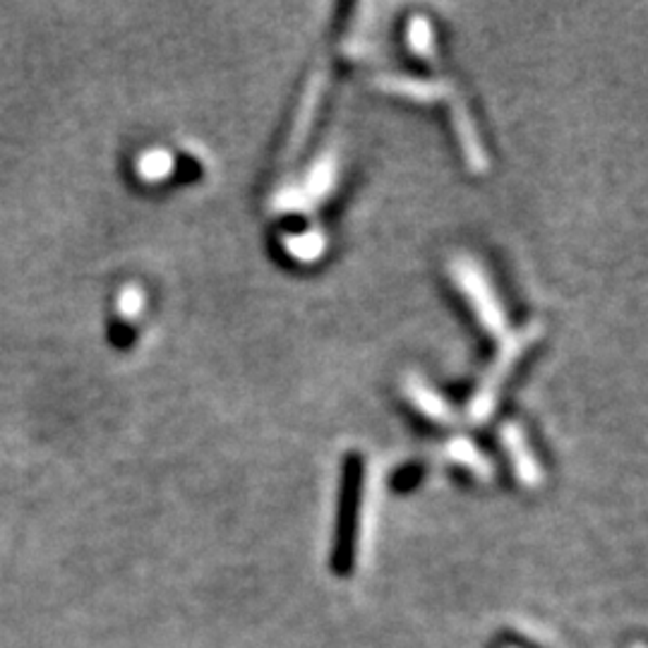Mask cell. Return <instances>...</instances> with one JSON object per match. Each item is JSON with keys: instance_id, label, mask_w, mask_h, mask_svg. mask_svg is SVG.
<instances>
[{"instance_id": "1", "label": "cell", "mask_w": 648, "mask_h": 648, "mask_svg": "<svg viewBox=\"0 0 648 648\" xmlns=\"http://www.w3.org/2000/svg\"><path fill=\"white\" fill-rule=\"evenodd\" d=\"M449 271L454 283H457L459 291L463 293V298L469 301L475 317H479L487 332L495 336L505 334L507 313L503 308V303H499L497 293L493 291V283L487 279L483 267L475 263L473 257L461 255L457 259H452Z\"/></svg>"}, {"instance_id": "2", "label": "cell", "mask_w": 648, "mask_h": 648, "mask_svg": "<svg viewBox=\"0 0 648 648\" xmlns=\"http://www.w3.org/2000/svg\"><path fill=\"white\" fill-rule=\"evenodd\" d=\"M541 336V325H529L521 329L519 334L509 336L503 346L497 351V358L493 363V368L485 372V378L479 386V392L473 394V399L469 404V416L473 423H483V420L491 418L495 411L499 392H503V384L509 378L511 368L517 366V360L524 356V351Z\"/></svg>"}, {"instance_id": "3", "label": "cell", "mask_w": 648, "mask_h": 648, "mask_svg": "<svg viewBox=\"0 0 648 648\" xmlns=\"http://www.w3.org/2000/svg\"><path fill=\"white\" fill-rule=\"evenodd\" d=\"M336 176H339V162L334 152H327L325 156L317 158V162L308 168V174L291 188L279 190L275 200H271V207H275L279 214L281 212H308L317 207L329 192L336 186Z\"/></svg>"}, {"instance_id": "4", "label": "cell", "mask_w": 648, "mask_h": 648, "mask_svg": "<svg viewBox=\"0 0 648 648\" xmlns=\"http://www.w3.org/2000/svg\"><path fill=\"white\" fill-rule=\"evenodd\" d=\"M329 82V63L320 65L315 71V75L310 77L308 87H305L303 92V101H301V109L295 113V120L291 125V135H289V142L283 147V154H281V162L283 164H291L295 156H298L301 147L305 144L310 135V128L315 123V113L320 109V101L325 97V89Z\"/></svg>"}, {"instance_id": "5", "label": "cell", "mask_w": 648, "mask_h": 648, "mask_svg": "<svg viewBox=\"0 0 648 648\" xmlns=\"http://www.w3.org/2000/svg\"><path fill=\"white\" fill-rule=\"evenodd\" d=\"M452 123H454V130H457L466 164H469V168L475 170V174H483V170H487L485 147L479 138V128H475V123L471 118V111L459 99V94L457 99H452Z\"/></svg>"}, {"instance_id": "6", "label": "cell", "mask_w": 648, "mask_h": 648, "mask_svg": "<svg viewBox=\"0 0 648 648\" xmlns=\"http://www.w3.org/2000/svg\"><path fill=\"white\" fill-rule=\"evenodd\" d=\"M378 87L384 92H392L396 97H406L420 101V104H428V101H437L452 97L454 89L447 82H440V79H423V77H411V75H382L378 77Z\"/></svg>"}, {"instance_id": "7", "label": "cell", "mask_w": 648, "mask_h": 648, "mask_svg": "<svg viewBox=\"0 0 648 648\" xmlns=\"http://www.w3.org/2000/svg\"><path fill=\"white\" fill-rule=\"evenodd\" d=\"M499 437H503V445L511 457V463H514L519 481L524 485H538L543 473H541V466H538L536 457H533V452L529 447L526 432L521 430L517 423H505L503 430H499Z\"/></svg>"}, {"instance_id": "8", "label": "cell", "mask_w": 648, "mask_h": 648, "mask_svg": "<svg viewBox=\"0 0 648 648\" xmlns=\"http://www.w3.org/2000/svg\"><path fill=\"white\" fill-rule=\"evenodd\" d=\"M404 394L420 416L435 420V423L449 425L457 420V414H454V408L447 404V399H442V394L432 390V386L425 380H420L418 374H408L404 380Z\"/></svg>"}, {"instance_id": "9", "label": "cell", "mask_w": 648, "mask_h": 648, "mask_svg": "<svg viewBox=\"0 0 648 648\" xmlns=\"http://www.w3.org/2000/svg\"><path fill=\"white\" fill-rule=\"evenodd\" d=\"M283 247H287V253L291 257L301 259V263H313V259L325 255L327 238L322 231L310 229V231H303L298 236L283 238Z\"/></svg>"}, {"instance_id": "10", "label": "cell", "mask_w": 648, "mask_h": 648, "mask_svg": "<svg viewBox=\"0 0 648 648\" xmlns=\"http://www.w3.org/2000/svg\"><path fill=\"white\" fill-rule=\"evenodd\" d=\"M406 37H408V47L420 59H435V39H432V27L428 17L423 15H416L408 22V29H406Z\"/></svg>"}, {"instance_id": "11", "label": "cell", "mask_w": 648, "mask_h": 648, "mask_svg": "<svg viewBox=\"0 0 648 648\" xmlns=\"http://www.w3.org/2000/svg\"><path fill=\"white\" fill-rule=\"evenodd\" d=\"M447 449H449V457H452L454 461H459V463H463V466H469V469H471L473 473H483V475L491 473V463H487L485 454H483L479 447H475V445H471V442L466 440V437L452 440Z\"/></svg>"}, {"instance_id": "12", "label": "cell", "mask_w": 648, "mask_h": 648, "mask_svg": "<svg viewBox=\"0 0 648 648\" xmlns=\"http://www.w3.org/2000/svg\"><path fill=\"white\" fill-rule=\"evenodd\" d=\"M170 170H174V156L164 150L144 152V156L138 162L140 178L150 180V183H158V180L168 178Z\"/></svg>"}, {"instance_id": "13", "label": "cell", "mask_w": 648, "mask_h": 648, "mask_svg": "<svg viewBox=\"0 0 648 648\" xmlns=\"http://www.w3.org/2000/svg\"><path fill=\"white\" fill-rule=\"evenodd\" d=\"M142 291L138 287H128L118 298V310L125 317V320H132V317H138L142 310Z\"/></svg>"}]
</instances>
